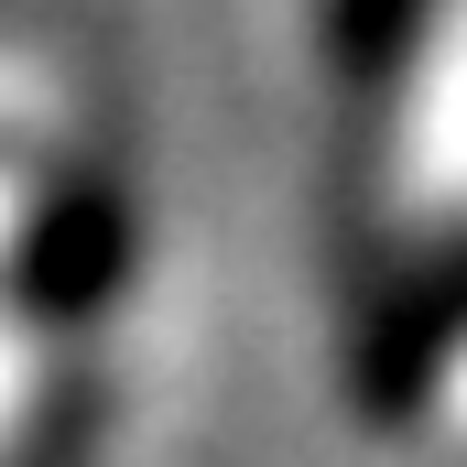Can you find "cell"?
Returning <instances> with one entry per match:
<instances>
[{"instance_id": "cell-1", "label": "cell", "mask_w": 467, "mask_h": 467, "mask_svg": "<svg viewBox=\"0 0 467 467\" xmlns=\"http://www.w3.org/2000/svg\"><path fill=\"white\" fill-rule=\"evenodd\" d=\"M130 207H119L109 174H55L44 185V207H33V229H22V250H11V294H22V316H99L119 283H130Z\"/></svg>"}, {"instance_id": "cell-2", "label": "cell", "mask_w": 467, "mask_h": 467, "mask_svg": "<svg viewBox=\"0 0 467 467\" xmlns=\"http://www.w3.org/2000/svg\"><path fill=\"white\" fill-rule=\"evenodd\" d=\"M99 435H109V380H99V369H66V380L33 391V413L11 424L0 467H88Z\"/></svg>"}, {"instance_id": "cell-3", "label": "cell", "mask_w": 467, "mask_h": 467, "mask_svg": "<svg viewBox=\"0 0 467 467\" xmlns=\"http://www.w3.org/2000/svg\"><path fill=\"white\" fill-rule=\"evenodd\" d=\"M424 22H435V0H327V55L348 66L358 88H380V77L413 66Z\"/></svg>"}]
</instances>
